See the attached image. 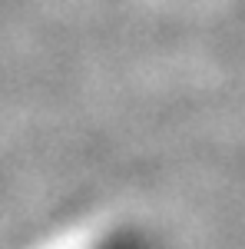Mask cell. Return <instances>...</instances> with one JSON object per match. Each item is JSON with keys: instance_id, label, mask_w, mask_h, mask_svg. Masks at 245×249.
Wrapping results in <instances>:
<instances>
[{"instance_id": "cell-1", "label": "cell", "mask_w": 245, "mask_h": 249, "mask_svg": "<svg viewBox=\"0 0 245 249\" xmlns=\"http://www.w3.org/2000/svg\"><path fill=\"white\" fill-rule=\"evenodd\" d=\"M99 249H152L143 236H132V232H126V236H116V239H106Z\"/></svg>"}]
</instances>
